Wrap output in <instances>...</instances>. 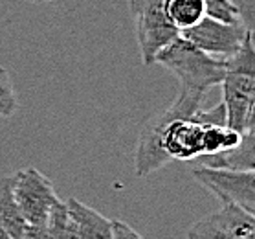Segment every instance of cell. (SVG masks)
Returning <instances> with one entry per match:
<instances>
[{"mask_svg":"<svg viewBox=\"0 0 255 239\" xmlns=\"http://www.w3.org/2000/svg\"><path fill=\"white\" fill-rule=\"evenodd\" d=\"M13 199L24 221L33 227H46L48 214L61 199L48 181L35 168H24L13 175Z\"/></svg>","mask_w":255,"mask_h":239,"instance_id":"cell-4","label":"cell"},{"mask_svg":"<svg viewBox=\"0 0 255 239\" xmlns=\"http://www.w3.org/2000/svg\"><path fill=\"white\" fill-rule=\"evenodd\" d=\"M233 7L237 9L239 20L246 26L248 29L254 31V15H255V6L254 0H230Z\"/></svg>","mask_w":255,"mask_h":239,"instance_id":"cell-15","label":"cell"},{"mask_svg":"<svg viewBox=\"0 0 255 239\" xmlns=\"http://www.w3.org/2000/svg\"><path fill=\"white\" fill-rule=\"evenodd\" d=\"M165 13L178 31L187 29L206 17L204 0H165Z\"/></svg>","mask_w":255,"mask_h":239,"instance_id":"cell-11","label":"cell"},{"mask_svg":"<svg viewBox=\"0 0 255 239\" xmlns=\"http://www.w3.org/2000/svg\"><path fill=\"white\" fill-rule=\"evenodd\" d=\"M112 234L114 239H143L132 227H128L127 223L120 219H112Z\"/></svg>","mask_w":255,"mask_h":239,"instance_id":"cell-16","label":"cell"},{"mask_svg":"<svg viewBox=\"0 0 255 239\" xmlns=\"http://www.w3.org/2000/svg\"><path fill=\"white\" fill-rule=\"evenodd\" d=\"M187 239H255V217L239 206L222 204L221 210L193 223Z\"/></svg>","mask_w":255,"mask_h":239,"instance_id":"cell-7","label":"cell"},{"mask_svg":"<svg viewBox=\"0 0 255 239\" xmlns=\"http://www.w3.org/2000/svg\"><path fill=\"white\" fill-rule=\"evenodd\" d=\"M18 111V99L13 88L11 77L0 66V118H11Z\"/></svg>","mask_w":255,"mask_h":239,"instance_id":"cell-13","label":"cell"},{"mask_svg":"<svg viewBox=\"0 0 255 239\" xmlns=\"http://www.w3.org/2000/svg\"><path fill=\"white\" fill-rule=\"evenodd\" d=\"M134 17V31L141 63L151 66L163 48L180 35L178 28L165 13V0H128Z\"/></svg>","mask_w":255,"mask_h":239,"instance_id":"cell-3","label":"cell"},{"mask_svg":"<svg viewBox=\"0 0 255 239\" xmlns=\"http://www.w3.org/2000/svg\"><path fill=\"white\" fill-rule=\"evenodd\" d=\"M0 239H9V236L6 234V230L0 227Z\"/></svg>","mask_w":255,"mask_h":239,"instance_id":"cell-17","label":"cell"},{"mask_svg":"<svg viewBox=\"0 0 255 239\" xmlns=\"http://www.w3.org/2000/svg\"><path fill=\"white\" fill-rule=\"evenodd\" d=\"M154 63L171 72L180 81V88L198 94H206L211 87L221 85L228 70L226 59L198 50L182 35L163 48Z\"/></svg>","mask_w":255,"mask_h":239,"instance_id":"cell-2","label":"cell"},{"mask_svg":"<svg viewBox=\"0 0 255 239\" xmlns=\"http://www.w3.org/2000/svg\"><path fill=\"white\" fill-rule=\"evenodd\" d=\"M66 208L76 227L77 239H114L112 219L101 216L98 210L74 197L66 201Z\"/></svg>","mask_w":255,"mask_h":239,"instance_id":"cell-8","label":"cell"},{"mask_svg":"<svg viewBox=\"0 0 255 239\" xmlns=\"http://www.w3.org/2000/svg\"><path fill=\"white\" fill-rule=\"evenodd\" d=\"M13 175L0 179V227L6 230L9 239H20L28 223L24 221L17 203L13 199Z\"/></svg>","mask_w":255,"mask_h":239,"instance_id":"cell-10","label":"cell"},{"mask_svg":"<svg viewBox=\"0 0 255 239\" xmlns=\"http://www.w3.org/2000/svg\"><path fill=\"white\" fill-rule=\"evenodd\" d=\"M200 166L219 169H237V171H254L255 168V129L243 133L237 146L228 151L209 155L200 158Z\"/></svg>","mask_w":255,"mask_h":239,"instance_id":"cell-9","label":"cell"},{"mask_svg":"<svg viewBox=\"0 0 255 239\" xmlns=\"http://www.w3.org/2000/svg\"><path fill=\"white\" fill-rule=\"evenodd\" d=\"M46 239H77L76 227H74V221L70 217L64 201L53 204L48 214Z\"/></svg>","mask_w":255,"mask_h":239,"instance_id":"cell-12","label":"cell"},{"mask_svg":"<svg viewBox=\"0 0 255 239\" xmlns=\"http://www.w3.org/2000/svg\"><path fill=\"white\" fill-rule=\"evenodd\" d=\"M226 76L222 79V105L226 125L237 133L255 129V50L254 33L244 39L243 46L226 57Z\"/></svg>","mask_w":255,"mask_h":239,"instance_id":"cell-1","label":"cell"},{"mask_svg":"<svg viewBox=\"0 0 255 239\" xmlns=\"http://www.w3.org/2000/svg\"><path fill=\"white\" fill-rule=\"evenodd\" d=\"M250 33H254V31L246 28L241 20L222 22V20L211 18L208 15L195 26L180 31V35L191 42L193 46H197L198 50H202L209 55L222 59L230 57L232 53L237 52Z\"/></svg>","mask_w":255,"mask_h":239,"instance_id":"cell-6","label":"cell"},{"mask_svg":"<svg viewBox=\"0 0 255 239\" xmlns=\"http://www.w3.org/2000/svg\"><path fill=\"white\" fill-rule=\"evenodd\" d=\"M195 181L211 192L222 204L239 206L255 216V173L237 169H219L198 166L193 169Z\"/></svg>","mask_w":255,"mask_h":239,"instance_id":"cell-5","label":"cell"},{"mask_svg":"<svg viewBox=\"0 0 255 239\" xmlns=\"http://www.w3.org/2000/svg\"><path fill=\"white\" fill-rule=\"evenodd\" d=\"M206 2V15L222 22H235L239 20L237 9L230 0H204Z\"/></svg>","mask_w":255,"mask_h":239,"instance_id":"cell-14","label":"cell"}]
</instances>
